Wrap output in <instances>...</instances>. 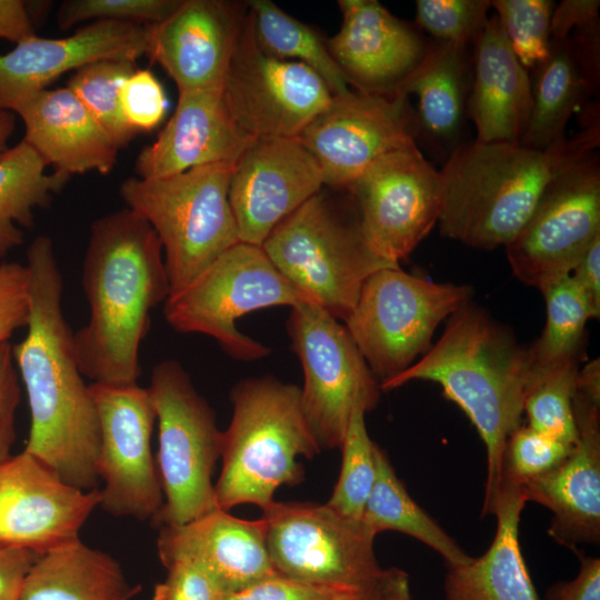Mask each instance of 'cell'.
I'll list each match as a JSON object with an SVG mask.
<instances>
[{"label":"cell","mask_w":600,"mask_h":600,"mask_svg":"<svg viewBox=\"0 0 600 600\" xmlns=\"http://www.w3.org/2000/svg\"><path fill=\"white\" fill-rule=\"evenodd\" d=\"M29 318L26 337L12 346L23 382L30 430L23 449L66 483L98 489L100 428L81 373L73 332L62 311V274L49 237L27 250Z\"/></svg>","instance_id":"cell-1"},{"label":"cell","mask_w":600,"mask_h":600,"mask_svg":"<svg viewBox=\"0 0 600 600\" xmlns=\"http://www.w3.org/2000/svg\"><path fill=\"white\" fill-rule=\"evenodd\" d=\"M82 286L89 320L73 332L81 373L93 383H137L150 313L170 294L162 247L151 226L129 208L96 219Z\"/></svg>","instance_id":"cell-2"},{"label":"cell","mask_w":600,"mask_h":600,"mask_svg":"<svg viewBox=\"0 0 600 600\" xmlns=\"http://www.w3.org/2000/svg\"><path fill=\"white\" fill-rule=\"evenodd\" d=\"M529 378L528 347L472 300L454 311L434 344L381 391L413 380L438 383L477 429L487 453L481 514H494L508 439L521 426Z\"/></svg>","instance_id":"cell-3"},{"label":"cell","mask_w":600,"mask_h":600,"mask_svg":"<svg viewBox=\"0 0 600 600\" xmlns=\"http://www.w3.org/2000/svg\"><path fill=\"white\" fill-rule=\"evenodd\" d=\"M599 146V113L584 116L576 136L547 150L519 142H463L439 169L440 234L481 250L506 247L526 224L550 181Z\"/></svg>","instance_id":"cell-4"},{"label":"cell","mask_w":600,"mask_h":600,"mask_svg":"<svg viewBox=\"0 0 600 600\" xmlns=\"http://www.w3.org/2000/svg\"><path fill=\"white\" fill-rule=\"evenodd\" d=\"M233 413L222 431L221 473L216 501L229 511L241 504L261 510L281 486L304 479L298 458L321 452L301 406L300 388L272 376L246 378L231 389Z\"/></svg>","instance_id":"cell-5"},{"label":"cell","mask_w":600,"mask_h":600,"mask_svg":"<svg viewBox=\"0 0 600 600\" xmlns=\"http://www.w3.org/2000/svg\"><path fill=\"white\" fill-rule=\"evenodd\" d=\"M261 248L288 281L342 322L371 274L400 266L372 250L351 199L342 207L322 190L283 219Z\"/></svg>","instance_id":"cell-6"},{"label":"cell","mask_w":600,"mask_h":600,"mask_svg":"<svg viewBox=\"0 0 600 600\" xmlns=\"http://www.w3.org/2000/svg\"><path fill=\"white\" fill-rule=\"evenodd\" d=\"M234 164H209L156 179L129 178L119 188L127 208L159 238L170 294L240 242L228 194Z\"/></svg>","instance_id":"cell-7"},{"label":"cell","mask_w":600,"mask_h":600,"mask_svg":"<svg viewBox=\"0 0 600 600\" xmlns=\"http://www.w3.org/2000/svg\"><path fill=\"white\" fill-rule=\"evenodd\" d=\"M148 389L159 432L156 463L163 504L151 520L159 529L218 509L212 476L221 458L222 431L213 409L177 360L159 362Z\"/></svg>","instance_id":"cell-8"},{"label":"cell","mask_w":600,"mask_h":600,"mask_svg":"<svg viewBox=\"0 0 600 600\" xmlns=\"http://www.w3.org/2000/svg\"><path fill=\"white\" fill-rule=\"evenodd\" d=\"M312 302L272 264L260 246L238 242L164 301V318L177 331L212 337L238 361L270 353L237 328L242 316L274 306ZM314 303V302H313Z\"/></svg>","instance_id":"cell-9"},{"label":"cell","mask_w":600,"mask_h":600,"mask_svg":"<svg viewBox=\"0 0 600 600\" xmlns=\"http://www.w3.org/2000/svg\"><path fill=\"white\" fill-rule=\"evenodd\" d=\"M472 296L467 284L433 282L400 266L384 268L366 280L343 324L381 383L423 356L438 326Z\"/></svg>","instance_id":"cell-10"},{"label":"cell","mask_w":600,"mask_h":600,"mask_svg":"<svg viewBox=\"0 0 600 600\" xmlns=\"http://www.w3.org/2000/svg\"><path fill=\"white\" fill-rule=\"evenodd\" d=\"M287 330L303 369L301 406L311 432L321 451L340 449L353 410L377 407L380 382L346 326L317 303L292 307Z\"/></svg>","instance_id":"cell-11"},{"label":"cell","mask_w":600,"mask_h":600,"mask_svg":"<svg viewBox=\"0 0 600 600\" xmlns=\"http://www.w3.org/2000/svg\"><path fill=\"white\" fill-rule=\"evenodd\" d=\"M266 546L277 573L311 584L358 589L383 572L376 536L328 503L273 501L262 510Z\"/></svg>","instance_id":"cell-12"},{"label":"cell","mask_w":600,"mask_h":600,"mask_svg":"<svg viewBox=\"0 0 600 600\" xmlns=\"http://www.w3.org/2000/svg\"><path fill=\"white\" fill-rule=\"evenodd\" d=\"M600 236V158L589 152L548 184L519 233L504 247L522 283L540 292L569 276Z\"/></svg>","instance_id":"cell-13"},{"label":"cell","mask_w":600,"mask_h":600,"mask_svg":"<svg viewBox=\"0 0 600 600\" xmlns=\"http://www.w3.org/2000/svg\"><path fill=\"white\" fill-rule=\"evenodd\" d=\"M344 191L372 250L394 264L409 257L440 218V171L417 143L382 156Z\"/></svg>","instance_id":"cell-14"},{"label":"cell","mask_w":600,"mask_h":600,"mask_svg":"<svg viewBox=\"0 0 600 600\" xmlns=\"http://www.w3.org/2000/svg\"><path fill=\"white\" fill-rule=\"evenodd\" d=\"M89 387L100 428L99 507L114 517L151 521L163 493L151 450L157 418L149 389L138 383Z\"/></svg>","instance_id":"cell-15"},{"label":"cell","mask_w":600,"mask_h":600,"mask_svg":"<svg viewBox=\"0 0 600 600\" xmlns=\"http://www.w3.org/2000/svg\"><path fill=\"white\" fill-rule=\"evenodd\" d=\"M222 94L231 119L256 139L297 138L333 97L306 64L264 52L254 39L248 14Z\"/></svg>","instance_id":"cell-16"},{"label":"cell","mask_w":600,"mask_h":600,"mask_svg":"<svg viewBox=\"0 0 600 600\" xmlns=\"http://www.w3.org/2000/svg\"><path fill=\"white\" fill-rule=\"evenodd\" d=\"M409 96L350 89L333 96L297 139L317 161L323 182L344 190L382 156L417 143Z\"/></svg>","instance_id":"cell-17"},{"label":"cell","mask_w":600,"mask_h":600,"mask_svg":"<svg viewBox=\"0 0 600 600\" xmlns=\"http://www.w3.org/2000/svg\"><path fill=\"white\" fill-rule=\"evenodd\" d=\"M99 501V489H77L31 454H12L0 462V547L42 554L78 540Z\"/></svg>","instance_id":"cell-18"},{"label":"cell","mask_w":600,"mask_h":600,"mask_svg":"<svg viewBox=\"0 0 600 600\" xmlns=\"http://www.w3.org/2000/svg\"><path fill=\"white\" fill-rule=\"evenodd\" d=\"M323 186L317 161L297 138L254 139L237 160L229 183L240 241L261 247Z\"/></svg>","instance_id":"cell-19"},{"label":"cell","mask_w":600,"mask_h":600,"mask_svg":"<svg viewBox=\"0 0 600 600\" xmlns=\"http://www.w3.org/2000/svg\"><path fill=\"white\" fill-rule=\"evenodd\" d=\"M247 13L223 0H180L163 21L148 26L146 56L179 90L223 87Z\"/></svg>","instance_id":"cell-20"},{"label":"cell","mask_w":600,"mask_h":600,"mask_svg":"<svg viewBox=\"0 0 600 600\" xmlns=\"http://www.w3.org/2000/svg\"><path fill=\"white\" fill-rule=\"evenodd\" d=\"M572 410L578 438L571 452L522 491L527 502L551 511L548 534L577 551L579 544L600 541V398L576 389Z\"/></svg>","instance_id":"cell-21"},{"label":"cell","mask_w":600,"mask_h":600,"mask_svg":"<svg viewBox=\"0 0 600 600\" xmlns=\"http://www.w3.org/2000/svg\"><path fill=\"white\" fill-rule=\"evenodd\" d=\"M342 23L328 49L353 89L394 93L422 61L429 42L416 24L377 0H339Z\"/></svg>","instance_id":"cell-22"},{"label":"cell","mask_w":600,"mask_h":600,"mask_svg":"<svg viewBox=\"0 0 600 600\" xmlns=\"http://www.w3.org/2000/svg\"><path fill=\"white\" fill-rule=\"evenodd\" d=\"M148 26L94 21L66 38L33 36L0 54V109L14 113L63 73L101 59L137 61L146 53Z\"/></svg>","instance_id":"cell-23"},{"label":"cell","mask_w":600,"mask_h":600,"mask_svg":"<svg viewBox=\"0 0 600 600\" xmlns=\"http://www.w3.org/2000/svg\"><path fill=\"white\" fill-rule=\"evenodd\" d=\"M222 88L179 90L173 114L158 138L137 157L138 178L156 179L237 162L256 138L231 119Z\"/></svg>","instance_id":"cell-24"},{"label":"cell","mask_w":600,"mask_h":600,"mask_svg":"<svg viewBox=\"0 0 600 600\" xmlns=\"http://www.w3.org/2000/svg\"><path fill=\"white\" fill-rule=\"evenodd\" d=\"M157 552L163 567L179 560L199 566L227 593L277 573L261 518L240 519L220 508L183 524L159 528Z\"/></svg>","instance_id":"cell-25"},{"label":"cell","mask_w":600,"mask_h":600,"mask_svg":"<svg viewBox=\"0 0 600 600\" xmlns=\"http://www.w3.org/2000/svg\"><path fill=\"white\" fill-rule=\"evenodd\" d=\"M14 113L24 124L23 141L53 172L112 171L119 149L68 87L38 92Z\"/></svg>","instance_id":"cell-26"},{"label":"cell","mask_w":600,"mask_h":600,"mask_svg":"<svg viewBox=\"0 0 600 600\" xmlns=\"http://www.w3.org/2000/svg\"><path fill=\"white\" fill-rule=\"evenodd\" d=\"M532 103L529 71L513 53L497 16L473 44L468 113L481 142H519Z\"/></svg>","instance_id":"cell-27"},{"label":"cell","mask_w":600,"mask_h":600,"mask_svg":"<svg viewBox=\"0 0 600 600\" xmlns=\"http://www.w3.org/2000/svg\"><path fill=\"white\" fill-rule=\"evenodd\" d=\"M471 79L469 47L434 40L429 42L422 61L397 90L418 97V136L422 134L442 152L444 160L466 142L463 132L469 118Z\"/></svg>","instance_id":"cell-28"},{"label":"cell","mask_w":600,"mask_h":600,"mask_svg":"<svg viewBox=\"0 0 600 600\" xmlns=\"http://www.w3.org/2000/svg\"><path fill=\"white\" fill-rule=\"evenodd\" d=\"M526 503L521 488L501 487L493 514V540L482 556L448 568L444 600H539L519 543V522Z\"/></svg>","instance_id":"cell-29"},{"label":"cell","mask_w":600,"mask_h":600,"mask_svg":"<svg viewBox=\"0 0 600 600\" xmlns=\"http://www.w3.org/2000/svg\"><path fill=\"white\" fill-rule=\"evenodd\" d=\"M140 590L113 557L78 539L37 558L20 600H131Z\"/></svg>","instance_id":"cell-30"},{"label":"cell","mask_w":600,"mask_h":600,"mask_svg":"<svg viewBox=\"0 0 600 600\" xmlns=\"http://www.w3.org/2000/svg\"><path fill=\"white\" fill-rule=\"evenodd\" d=\"M530 117L519 143L547 150L566 138L569 119L580 102L593 94L586 74L566 40H551L548 57L534 68Z\"/></svg>","instance_id":"cell-31"},{"label":"cell","mask_w":600,"mask_h":600,"mask_svg":"<svg viewBox=\"0 0 600 600\" xmlns=\"http://www.w3.org/2000/svg\"><path fill=\"white\" fill-rule=\"evenodd\" d=\"M376 470V481L361 517L374 536L387 530L410 536L438 552L448 568L471 561L456 540L411 498L379 446Z\"/></svg>","instance_id":"cell-32"},{"label":"cell","mask_w":600,"mask_h":600,"mask_svg":"<svg viewBox=\"0 0 600 600\" xmlns=\"http://www.w3.org/2000/svg\"><path fill=\"white\" fill-rule=\"evenodd\" d=\"M23 140L0 154V261L24 241L19 228H31L34 210L47 207L69 178L52 172Z\"/></svg>","instance_id":"cell-33"},{"label":"cell","mask_w":600,"mask_h":600,"mask_svg":"<svg viewBox=\"0 0 600 600\" xmlns=\"http://www.w3.org/2000/svg\"><path fill=\"white\" fill-rule=\"evenodd\" d=\"M247 7L252 33L264 52L281 60L306 64L324 81L333 96L351 89L349 80L332 58L327 41L314 29L270 0H251Z\"/></svg>","instance_id":"cell-34"},{"label":"cell","mask_w":600,"mask_h":600,"mask_svg":"<svg viewBox=\"0 0 600 600\" xmlns=\"http://www.w3.org/2000/svg\"><path fill=\"white\" fill-rule=\"evenodd\" d=\"M547 319L541 336L528 347L529 373L582 359L590 304L571 274L541 291Z\"/></svg>","instance_id":"cell-35"},{"label":"cell","mask_w":600,"mask_h":600,"mask_svg":"<svg viewBox=\"0 0 600 600\" xmlns=\"http://www.w3.org/2000/svg\"><path fill=\"white\" fill-rule=\"evenodd\" d=\"M136 62L123 58L97 60L74 70L67 83L118 149L138 134L120 108L121 84L137 69Z\"/></svg>","instance_id":"cell-36"},{"label":"cell","mask_w":600,"mask_h":600,"mask_svg":"<svg viewBox=\"0 0 600 600\" xmlns=\"http://www.w3.org/2000/svg\"><path fill=\"white\" fill-rule=\"evenodd\" d=\"M579 370L580 362L572 361L529 373L523 400L528 426L568 446L578 438L572 400Z\"/></svg>","instance_id":"cell-37"},{"label":"cell","mask_w":600,"mask_h":600,"mask_svg":"<svg viewBox=\"0 0 600 600\" xmlns=\"http://www.w3.org/2000/svg\"><path fill=\"white\" fill-rule=\"evenodd\" d=\"M366 411L356 408L340 447L342 462L338 481L327 502L339 513L361 520L376 481V449L366 426Z\"/></svg>","instance_id":"cell-38"},{"label":"cell","mask_w":600,"mask_h":600,"mask_svg":"<svg viewBox=\"0 0 600 600\" xmlns=\"http://www.w3.org/2000/svg\"><path fill=\"white\" fill-rule=\"evenodd\" d=\"M551 0H493L491 8L518 60L529 71L549 54Z\"/></svg>","instance_id":"cell-39"},{"label":"cell","mask_w":600,"mask_h":600,"mask_svg":"<svg viewBox=\"0 0 600 600\" xmlns=\"http://www.w3.org/2000/svg\"><path fill=\"white\" fill-rule=\"evenodd\" d=\"M573 446H568L528 424H521L510 436L504 448L501 486L522 489L528 481L556 468L568 457Z\"/></svg>","instance_id":"cell-40"},{"label":"cell","mask_w":600,"mask_h":600,"mask_svg":"<svg viewBox=\"0 0 600 600\" xmlns=\"http://www.w3.org/2000/svg\"><path fill=\"white\" fill-rule=\"evenodd\" d=\"M490 9V0H418L416 26L437 41L473 47Z\"/></svg>","instance_id":"cell-41"},{"label":"cell","mask_w":600,"mask_h":600,"mask_svg":"<svg viewBox=\"0 0 600 600\" xmlns=\"http://www.w3.org/2000/svg\"><path fill=\"white\" fill-rule=\"evenodd\" d=\"M180 0H68L57 12L61 29L77 23L122 21L151 26L163 21L178 7Z\"/></svg>","instance_id":"cell-42"},{"label":"cell","mask_w":600,"mask_h":600,"mask_svg":"<svg viewBox=\"0 0 600 600\" xmlns=\"http://www.w3.org/2000/svg\"><path fill=\"white\" fill-rule=\"evenodd\" d=\"M120 108L137 133L151 131L162 122L168 100L161 82L149 69L137 68L122 82Z\"/></svg>","instance_id":"cell-43"},{"label":"cell","mask_w":600,"mask_h":600,"mask_svg":"<svg viewBox=\"0 0 600 600\" xmlns=\"http://www.w3.org/2000/svg\"><path fill=\"white\" fill-rule=\"evenodd\" d=\"M166 579L153 588L152 600H222L227 594L206 570L189 561H173L166 567Z\"/></svg>","instance_id":"cell-44"},{"label":"cell","mask_w":600,"mask_h":600,"mask_svg":"<svg viewBox=\"0 0 600 600\" xmlns=\"http://www.w3.org/2000/svg\"><path fill=\"white\" fill-rule=\"evenodd\" d=\"M29 274L26 264L0 261V343L27 327Z\"/></svg>","instance_id":"cell-45"},{"label":"cell","mask_w":600,"mask_h":600,"mask_svg":"<svg viewBox=\"0 0 600 600\" xmlns=\"http://www.w3.org/2000/svg\"><path fill=\"white\" fill-rule=\"evenodd\" d=\"M343 589L311 584L279 573L227 593L222 600H329Z\"/></svg>","instance_id":"cell-46"},{"label":"cell","mask_w":600,"mask_h":600,"mask_svg":"<svg viewBox=\"0 0 600 600\" xmlns=\"http://www.w3.org/2000/svg\"><path fill=\"white\" fill-rule=\"evenodd\" d=\"M20 384L12 344L0 343V462L12 456L16 441V411L20 403Z\"/></svg>","instance_id":"cell-47"},{"label":"cell","mask_w":600,"mask_h":600,"mask_svg":"<svg viewBox=\"0 0 600 600\" xmlns=\"http://www.w3.org/2000/svg\"><path fill=\"white\" fill-rule=\"evenodd\" d=\"M580 559L578 574L570 581L549 587L544 600H600V559L577 553Z\"/></svg>","instance_id":"cell-48"},{"label":"cell","mask_w":600,"mask_h":600,"mask_svg":"<svg viewBox=\"0 0 600 600\" xmlns=\"http://www.w3.org/2000/svg\"><path fill=\"white\" fill-rule=\"evenodd\" d=\"M40 554L16 547H0V600H20L26 578Z\"/></svg>","instance_id":"cell-49"},{"label":"cell","mask_w":600,"mask_h":600,"mask_svg":"<svg viewBox=\"0 0 600 600\" xmlns=\"http://www.w3.org/2000/svg\"><path fill=\"white\" fill-rule=\"evenodd\" d=\"M599 0H562L554 4L550 34L551 40H566L580 27L599 20Z\"/></svg>","instance_id":"cell-50"},{"label":"cell","mask_w":600,"mask_h":600,"mask_svg":"<svg viewBox=\"0 0 600 600\" xmlns=\"http://www.w3.org/2000/svg\"><path fill=\"white\" fill-rule=\"evenodd\" d=\"M570 274L584 293L593 319H598L600 317V236L586 249Z\"/></svg>","instance_id":"cell-51"},{"label":"cell","mask_w":600,"mask_h":600,"mask_svg":"<svg viewBox=\"0 0 600 600\" xmlns=\"http://www.w3.org/2000/svg\"><path fill=\"white\" fill-rule=\"evenodd\" d=\"M33 36L28 4L21 0H0V39L17 44Z\"/></svg>","instance_id":"cell-52"},{"label":"cell","mask_w":600,"mask_h":600,"mask_svg":"<svg viewBox=\"0 0 600 600\" xmlns=\"http://www.w3.org/2000/svg\"><path fill=\"white\" fill-rule=\"evenodd\" d=\"M403 570L387 568L372 583L358 589H343L329 600H391L394 587Z\"/></svg>","instance_id":"cell-53"},{"label":"cell","mask_w":600,"mask_h":600,"mask_svg":"<svg viewBox=\"0 0 600 600\" xmlns=\"http://www.w3.org/2000/svg\"><path fill=\"white\" fill-rule=\"evenodd\" d=\"M16 128L14 114L0 109V154L8 149V142Z\"/></svg>","instance_id":"cell-54"},{"label":"cell","mask_w":600,"mask_h":600,"mask_svg":"<svg viewBox=\"0 0 600 600\" xmlns=\"http://www.w3.org/2000/svg\"><path fill=\"white\" fill-rule=\"evenodd\" d=\"M391 600H412L410 581L407 572H402L394 587Z\"/></svg>","instance_id":"cell-55"}]
</instances>
